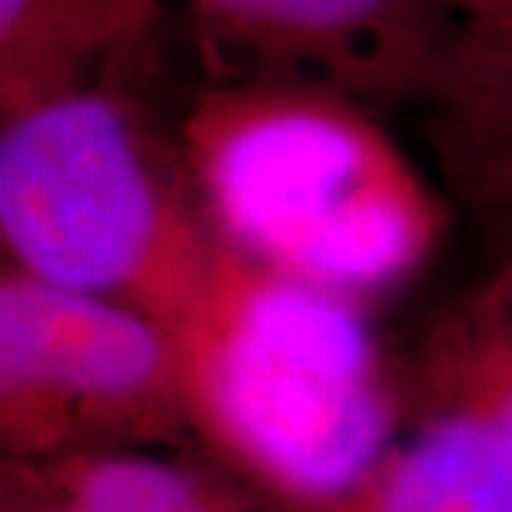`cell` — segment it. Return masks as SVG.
I'll list each match as a JSON object with an SVG mask.
<instances>
[{
    "label": "cell",
    "instance_id": "1",
    "mask_svg": "<svg viewBox=\"0 0 512 512\" xmlns=\"http://www.w3.org/2000/svg\"><path fill=\"white\" fill-rule=\"evenodd\" d=\"M0 240L4 263L153 320L187 376L266 270L213 230L180 153L107 87L0 120Z\"/></svg>",
    "mask_w": 512,
    "mask_h": 512
},
{
    "label": "cell",
    "instance_id": "2",
    "mask_svg": "<svg viewBox=\"0 0 512 512\" xmlns=\"http://www.w3.org/2000/svg\"><path fill=\"white\" fill-rule=\"evenodd\" d=\"M177 153L230 247L346 300L393 290L443 247L449 193L343 90L213 87L190 107Z\"/></svg>",
    "mask_w": 512,
    "mask_h": 512
},
{
    "label": "cell",
    "instance_id": "3",
    "mask_svg": "<svg viewBox=\"0 0 512 512\" xmlns=\"http://www.w3.org/2000/svg\"><path fill=\"white\" fill-rule=\"evenodd\" d=\"M203 456L306 512L353 489L396 423V363L363 303L266 270L217 346L190 373Z\"/></svg>",
    "mask_w": 512,
    "mask_h": 512
},
{
    "label": "cell",
    "instance_id": "4",
    "mask_svg": "<svg viewBox=\"0 0 512 512\" xmlns=\"http://www.w3.org/2000/svg\"><path fill=\"white\" fill-rule=\"evenodd\" d=\"M197 443L177 343L124 303L4 263L0 459Z\"/></svg>",
    "mask_w": 512,
    "mask_h": 512
},
{
    "label": "cell",
    "instance_id": "5",
    "mask_svg": "<svg viewBox=\"0 0 512 512\" xmlns=\"http://www.w3.org/2000/svg\"><path fill=\"white\" fill-rule=\"evenodd\" d=\"M306 512H512V256L396 363V423L370 473Z\"/></svg>",
    "mask_w": 512,
    "mask_h": 512
},
{
    "label": "cell",
    "instance_id": "6",
    "mask_svg": "<svg viewBox=\"0 0 512 512\" xmlns=\"http://www.w3.org/2000/svg\"><path fill=\"white\" fill-rule=\"evenodd\" d=\"M220 50L280 80L416 107L446 44V0H187Z\"/></svg>",
    "mask_w": 512,
    "mask_h": 512
},
{
    "label": "cell",
    "instance_id": "7",
    "mask_svg": "<svg viewBox=\"0 0 512 512\" xmlns=\"http://www.w3.org/2000/svg\"><path fill=\"white\" fill-rule=\"evenodd\" d=\"M453 24L419 97L449 200L512 256V0H446Z\"/></svg>",
    "mask_w": 512,
    "mask_h": 512
},
{
    "label": "cell",
    "instance_id": "8",
    "mask_svg": "<svg viewBox=\"0 0 512 512\" xmlns=\"http://www.w3.org/2000/svg\"><path fill=\"white\" fill-rule=\"evenodd\" d=\"M0 512H293L223 466H193L163 449L60 459H0Z\"/></svg>",
    "mask_w": 512,
    "mask_h": 512
},
{
    "label": "cell",
    "instance_id": "9",
    "mask_svg": "<svg viewBox=\"0 0 512 512\" xmlns=\"http://www.w3.org/2000/svg\"><path fill=\"white\" fill-rule=\"evenodd\" d=\"M157 14L160 0H0V120L94 87L90 74Z\"/></svg>",
    "mask_w": 512,
    "mask_h": 512
}]
</instances>
